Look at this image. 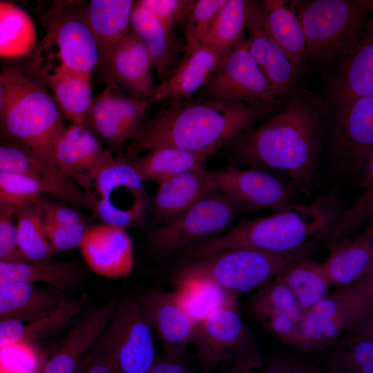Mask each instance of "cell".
<instances>
[{
  "mask_svg": "<svg viewBox=\"0 0 373 373\" xmlns=\"http://www.w3.org/2000/svg\"><path fill=\"white\" fill-rule=\"evenodd\" d=\"M195 0H137V2L162 22L173 28L182 22Z\"/></svg>",
  "mask_w": 373,
  "mask_h": 373,
  "instance_id": "cell-45",
  "label": "cell"
},
{
  "mask_svg": "<svg viewBox=\"0 0 373 373\" xmlns=\"http://www.w3.org/2000/svg\"><path fill=\"white\" fill-rule=\"evenodd\" d=\"M251 0H226L213 17L203 44L225 55L245 34Z\"/></svg>",
  "mask_w": 373,
  "mask_h": 373,
  "instance_id": "cell-37",
  "label": "cell"
},
{
  "mask_svg": "<svg viewBox=\"0 0 373 373\" xmlns=\"http://www.w3.org/2000/svg\"><path fill=\"white\" fill-rule=\"evenodd\" d=\"M99 67L106 82L131 97L149 101L155 88L153 61L143 43L131 31L113 47Z\"/></svg>",
  "mask_w": 373,
  "mask_h": 373,
  "instance_id": "cell-19",
  "label": "cell"
},
{
  "mask_svg": "<svg viewBox=\"0 0 373 373\" xmlns=\"http://www.w3.org/2000/svg\"><path fill=\"white\" fill-rule=\"evenodd\" d=\"M37 365L30 344L17 343L0 349V373H35Z\"/></svg>",
  "mask_w": 373,
  "mask_h": 373,
  "instance_id": "cell-43",
  "label": "cell"
},
{
  "mask_svg": "<svg viewBox=\"0 0 373 373\" xmlns=\"http://www.w3.org/2000/svg\"><path fill=\"white\" fill-rule=\"evenodd\" d=\"M39 73V78L51 91L64 119L84 126L93 100L91 74L73 71L60 64L51 73Z\"/></svg>",
  "mask_w": 373,
  "mask_h": 373,
  "instance_id": "cell-29",
  "label": "cell"
},
{
  "mask_svg": "<svg viewBox=\"0 0 373 373\" xmlns=\"http://www.w3.org/2000/svg\"><path fill=\"white\" fill-rule=\"evenodd\" d=\"M226 0H195L182 21L185 55L192 52L203 44L209 25L219 8Z\"/></svg>",
  "mask_w": 373,
  "mask_h": 373,
  "instance_id": "cell-42",
  "label": "cell"
},
{
  "mask_svg": "<svg viewBox=\"0 0 373 373\" xmlns=\"http://www.w3.org/2000/svg\"><path fill=\"white\" fill-rule=\"evenodd\" d=\"M213 190L221 192L240 207L241 212H272L295 203L297 191L287 180L271 173L233 164L209 171Z\"/></svg>",
  "mask_w": 373,
  "mask_h": 373,
  "instance_id": "cell-12",
  "label": "cell"
},
{
  "mask_svg": "<svg viewBox=\"0 0 373 373\" xmlns=\"http://www.w3.org/2000/svg\"><path fill=\"white\" fill-rule=\"evenodd\" d=\"M250 331L242 318L238 300L210 313L196 325L192 342L206 373L232 361L250 345Z\"/></svg>",
  "mask_w": 373,
  "mask_h": 373,
  "instance_id": "cell-15",
  "label": "cell"
},
{
  "mask_svg": "<svg viewBox=\"0 0 373 373\" xmlns=\"http://www.w3.org/2000/svg\"><path fill=\"white\" fill-rule=\"evenodd\" d=\"M26 335V325L19 319H0V349L21 343Z\"/></svg>",
  "mask_w": 373,
  "mask_h": 373,
  "instance_id": "cell-51",
  "label": "cell"
},
{
  "mask_svg": "<svg viewBox=\"0 0 373 373\" xmlns=\"http://www.w3.org/2000/svg\"><path fill=\"white\" fill-rule=\"evenodd\" d=\"M302 364L285 359H276L264 365L262 373H300Z\"/></svg>",
  "mask_w": 373,
  "mask_h": 373,
  "instance_id": "cell-53",
  "label": "cell"
},
{
  "mask_svg": "<svg viewBox=\"0 0 373 373\" xmlns=\"http://www.w3.org/2000/svg\"><path fill=\"white\" fill-rule=\"evenodd\" d=\"M172 292L196 325L215 309L238 298L206 281L175 283Z\"/></svg>",
  "mask_w": 373,
  "mask_h": 373,
  "instance_id": "cell-39",
  "label": "cell"
},
{
  "mask_svg": "<svg viewBox=\"0 0 373 373\" xmlns=\"http://www.w3.org/2000/svg\"><path fill=\"white\" fill-rule=\"evenodd\" d=\"M307 255H280L252 249H232L183 261L173 274L175 283L206 281L237 297L260 288L291 262Z\"/></svg>",
  "mask_w": 373,
  "mask_h": 373,
  "instance_id": "cell-6",
  "label": "cell"
},
{
  "mask_svg": "<svg viewBox=\"0 0 373 373\" xmlns=\"http://www.w3.org/2000/svg\"><path fill=\"white\" fill-rule=\"evenodd\" d=\"M14 215L12 211L0 209V261L26 262L17 247Z\"/></svg>",
  "mask_w": 373,
  "mask_h": 373,
  "instance_id": "cell-48",
  "label": "cell"
},
{
  "mask_svg": "<svg viewBox=\"0 0 373 373\" xmlns=\"http://www.w3.org/2000/svg\"><path fill=\"white\" fill-rule=\"evenodd\" d=\"M224 55L207 44L185 55L170 77L155 86L149 104L191 98L204 86Z\"/></svg>",
  "mask_w": 373,
  "mask_h": 373,
  "instance_id": "cell-26",
  "label": "cell"
},
{
  "mask_svg": "<svg viewBox=\"0 0 373 373\" xmlns=\"http://www.w3.org/2000/svg\"><path fill=\"white\" fill-rule=\"evenodd\" d=\"M345 209V202L332 193L307 204L295 202L269 216L241 221L177 256L183 262L239 248L307 255L327 240Z\"/></svg>",
  "mask_w": 373,
  "mask_h": 373,
  "instance_id": "cell-3",
  "label": "cell"
},
{
  "mask_svg": "<svg viewBox=\"0 0 373 373\" xmlns=\"http://www.w3.org/2000/svg\"><path fill=\"white\" fill-rule=\"evenodd\" d=\"M327 349L329 373H373V315Z\"/></svg>",
  "mask_w": 373,
  "mask_h": 373,
  "instance_id": "cell-31",
  "label": "cell"
},
{
  "mask_svg": "<svg viewBox=\"0 0 373 373\" xmlns=\"http://www.w3.org/2000/svg\"><path fill=\"white\" fill-rule=\"evenodd\" d=\"M39 199L15 211L18 249L27 261L36 263L50 262L55 254L45 231Z\"/></svg>",
  "mask_w": 373,
  "mask_h": 373,
  "instance_id": "cell-36",
  "label": "cell"
},
{
  "mask_svg": "<svg viewBox=\"0 0 373 373\" xmlns=\"http://www.w3.org/2000/svg\"><path fill=\"white\" fill-rule=\"evenodd\" d=\"M211 156L171 147L153 149L137 156L131 164L145 182L159 183L166 179L202 166Z\"/></svg>",
  "mask_w": 373,
  "mask_h": 373,
  "instance_id": "cell-33",
  "label": "cell"
},
{
  "mask_svg": "<svg viewBox=\"0 0 373 373\" xmlns=\"http://www.w3.org/2000/svg\"><path fill=\"white\" fill-rule=\"evenodd\" d=\"M329 249V254L321 265L332 285H349L372 273V223L359 236Z\"/></svg>",
  "mask_w": 373,
  "mask_h": 373,
  "instance_id": "cell-27",
  "label": "cell"
},
{
  "mask_svg": "<svg viewBox=\"0 0 373 373\" xmlns=\"http://www.w3.org/2000/svg\"><path fill=\"white\" fill-rule=\"evenodd\" d=\"M283 102L284 98L270 103L196 97L170 100L159 115L146 120L139 137L131 142L128 162L160 147L212 155L274 114Z\"/></svg>",
  "mask_w": 373,
  "mask_h": 373,
  "instance_id": "cell-2",
  "label": "cell"
},
{
  "mask_svg": "<svg viewBox=\"0 0 373 373\" xmlns=\"http://www.w3.org/2000/svg\"><path fill=\"white\" fill-rule=\"evenodd\" d=\"M131 31L143 43L153 61L160 83L166 80L186 53L184 41L166 25L135 1Z\"/></svg>",
  "mask_w": 373,
  "mask_h": 373,
  "instance_id": "cell-24",
  "label": "cell"
},
{
  "mask_svg": "<svg viewBox=\"0 0 373 373\" xmlns=\"http://www.w3.org/2000/svg\"><path fill=\"white\" fill-rule=\"evenodd\" d=\"M241 213L232 200L212 190L184 213L152 231L147 252L157 256L178 255L221 235Z\"/></svg>",
  "mask_w": 373,
  "mask_h": 373,
  "instance_id": "cell-8",
  "label": "cell"
},
{
  "mask_svg": "<svg viewBox=\"0 0 373 373\" xmlns=\"http://www.w3.org/2000/svg\"><path fill=\"white\" fill-rule=\"evenodd\" d=\"M209 171L200 166L157 183L150 205L154 220L162 224L176 218L212 191Z\"/></svg>",
  "mask_w": 373,
  "mask_h": 373,
  "instance_id": "cell-25",
  "label": "cell"
},
{
  "mask_svg": "<svg viewBox=\"0 0 373 373\" xmlns=\"http://www.w3.org/2000/svg\"><path fill=\"white\" fill-rule=\"evenodd\" d=\"M139 299L165 354L182 357L192 345L196 324L173 292L148 291Z\"/></svg>",
  "mask_w": 373,
  "mask_h": 373,
  "instance_id": "cell-21",
  "label": "cell"
},
{
  "mask_svg": "<svg viewBox=\"0 0 373 373\" xmlns=\"http://www.w3.org/2000/svg\"><path fill=\"white\" fill-rule=\"evenodd\" d=\"M62 291L35 283H15L0 287V319L30 321L55 309L64 300Z\"/></svg>",
  "mask_w": 373,
  "mask_h": 373,
  "instance_id": "cell-32",
  "label": "cell"
},
{
  "mask_svg": "<svg viewBox=\"0 0 373 373\" xmlns=\"http://www.w3.org/2000/svg\"><path fill=\"white\" fill-rule=\"evenodd\" d=\"M107 329L117 373H146L157 356L154 332L139 297L119 299Z\"/></svg>",
  "mask_w": 373,
  "mask_h": 373,
  "instance_id": "cell-11",
  "label": "cell"
},
{
  "mask_svg": "<svg viewBox=\"0 0 373 373\" xmlns=\"http://www.w3.org/2000/svg\"><path fill=\"white\" fill-rule=\"evenodd\" d=\"M88 266L97 274L118 278L134 266V248L126 229L102 223L89 226L79 246Z\"/></svg>",
  "mask_w": 373,
  "mask_h": 373,
  "instance_id": "cell-20",
  "label": "cell"
},
{
  "mask_svg": "<svg viewBox=\"0 0 373 373\" xmlns=\"http://www.w3.org/2000/svg\"><path fill=\"white\" fill-rule=\"evenodd\" d=\"M45 231L54 253L79 247L88 228L86 224L60 227L44 222Z\"/></svg>",
  "mask_w": 373,
  "mask_h": 373,
  "instance_id": "cell-47",
  "label": "cell"
},
{
  "mask_svg": "<svg viewBox=\"0 0 373 373\" xmlns=\"http://www.w3.org/2000/svg\"><path fill=\"white\" fill-rule=\"evenodd\" d=\"M50 21V33L58 49L60 65L82 73L91 74L99 66L100 55L87 23L84 4L56 8Z\"/></svg>",
  "mask_w": 373,
  "mask_h": 373,
  "instance_id": "cell-18",
  "label": "cell"
},
{
  "mask_svg": "<svg viewBox=\"0 0 373 373\" xmlns=\"http://www.w3.org/2000/svg\"><path fill=\"white\" fill-rule=\"evenodd\" d=\"M231 373H262L264 364L258 350L251 344L233 361Z\"/></svg>",
  "mask_w": 373,
  "mask_h": 373,
  "instance_id": "cell-50",
  "label": "cell"
},
{
  "mask_svg": "<svg viewBox=\"0 0 373 373\" xmlns=\"http://www.w3.org/2000/svg\"><path fill=\"white\" fill-rule=\"evenodd\" d=\"M330 111L331 159L341 172L360 175L373 155V96Z\"/></svg>",
  "mask_w": 373,
  "mask_h": 373,
  "instance_id": "cell-13",
  "label": "cell"
},
{
  "mask_svg": "<svg viewBox=\"0 0 373 373\" xmlns=\"http://www.w3.org/2000/svg\"><path fill=\"white\" fill-rule=\"evenodd\" d=\"M4 95H5L4 84H3L2 77L0 75V126H1V121L3 109Z\"/></svg>",
  "mask_w": 373,
  "mask_h": 373,
  "instance_id": "cell-54",
  "label": "cell"
},
{
  "mask_svg": "<svg viewBox=\"0 0 373 373\" xmlns=\"http://www.w3.org/2000/svg\"><path fill=\"white\" fill-rule=\"evenodd\" d=\"M248 310L256 316L265 313L288 314L299 322L303 312L287 285L277 276L264 285L251 298Z\"/></svg>",
  "mask_w": 373,
  "mask_h": 373,
  "instance_id": "cell-40",
  "label": "cell"
},
{
  "mask_svg": "<svg viewBox=\"0 0 373 373\" xmlns=\"http://www.w3.org/2000/svg\"><path fill=\"white\" fill-rule=\"evenodd\" d=\"M47 193L36 179L17 173H0V209L16 211L19 207L37 201Z\"/></svg>",
  "mask_w": 373,
  "mask_h": 373,
  "instance_id": "cell-41",
  "label": "cell"
},
{
  "mask_svg": "<svg viewBox=\"0 0 373 373\" xmlns=\"http://www.w3.org/2000/svg\"><path fill=\"white\" fill-rule=\"evenodd\" d=\"M257 3L251 0L246 17L248 50L269 86L284 98L291 92L298 69L266 32L258 15Z\"/></svg>",
  "mask_w": 373,
  "mask_h": 373,
  "instance_id": "cell-22",
  "label": "cell"
},
{
  "mask_svg": "<svg viewBox=\"0 0 373 373\" xmlns=\"http://www.w3.org/2000/svg\"><path fill=\"white\" fill-rule=\"evenodd\" d=\"M37 43V30L30 15L13 3L0 1V58L26 57Z\"/></svg>",
  "mask_w": 373,
  "mask_h": 373,
  "instance_id": "cell-34",
  "label": "cell"
},
{
  "mask_svg": "<svg viewBox=\"0 0 373 373\" xmlns=\"http://www.w3.org/2000/svg\"><path fill=\"white\" fill-rule=\"evenodd\" d=\"M332 66L324 101L327 110L373 96V22Z\"/></svg>",
  "mask_w": 373,
  "mask_h": 373,
  "instance_id": "cell-16",
  "label": "cell"
},
{
  "mask_svg": "<svg viewBox=\"0 0 373 373\" xmlns=\"http://www.w3.org/2000/svg\"><path fill=\"white\" fill-rule=\"evenodd\" d=\"M77 373H83V368H82V363L80 364V366H79Z\"/></svg>",
  "mask_w": 373,
  "mask_h": 373,
  "instance_id": "cell-56",
  "label": "cell"
},
{
  "mask_svg": "<svg viewBox=\"0 0 373 373\" xmlns=\"http://www.w3.org/2000/svg\"><path fill=\"white\" fill-rule=\"evenodd\" d=\"M42 208L43 221L60 227H74L86 224L81 215L74 209L39 199Z\"/></svg>",
  "mask_w": 373,
  "mask_h": 373,
  "instance_id": "cell-49",
  "label": "cell"
},
{
  "mask_svg": "<svg viewBox=\"0 0 373 373\" xmlns=\"http://www.w3.org/2000/svg\"><path fill=\"white\" fill-rule=\"evenodd\" d=\"M196 98L270 103L280 98L249 53L246 33L224 55Z\"/></svg>",
  "mask_w": 373,
  "mask_h": 373,
  "instance_id": "cell-10",
  "label": "cell"
},
{
  "mask_svg": "<svg viewBox=\"0 0 373 373\" xmlns=\"http://www.w3.org/2000/svg\"><path fill=\"white\" fill-rule=\"evenodd\" d=\"M361 192L354 204L342 212L336 224L327 239L332 246L348 240L363 225L370 222L373 216V155L370 157L360 174Z\"/></svg>",
  "mask_w": 373,
  "mask_h": 373,
  "instance_id": "cell-38",
  "label": "cell"
},
{
  "mask_svg": "<svg viewBox=\"0 0 373 373\" xmlns=\"http://www.w3.org/2000/svg\"><path fill=\"white\" fill-rule=\"evenodd\" d=\"M52 160L65 175L84 187L88 195L95 176L117 160L89 129L75 124L65 126L57 137Z\"/></svg>",
  "mask_w": 373,
  "mask_h": 373,
  "instance_id": "cell-17",
  "label": "cell"
},
{
  "mask_svg": "<svg viewBox=\"0 0 373 373\" xmlns=\"http://www.w3.org/2000/svg\"><path fill=\"white\" fill-rule=\"evenodd\" d=\"M302 26L307 60L327 68L373 22L372 0L293 1Z\"/></svg>",
  "mask_w": 373,
  "mask_h": 373,
  "instance_id": "cell-5",
  "label": "cell"
},
{
  "mask_svg": "<svg viewBox=\"0 0 373 373\" xmlns=\"http://www.w3.org/2000/svg\"><path fill=\"white\" fill-rule=\"evenodd\" d=\"M0 75L5 90L0 135L55 164L53 146L65 119L51 92L39 77L17 66H5Z\"/></svg>",
  "mask_w": 373,
  "mask_h": 373,
  "instance_id": "cell-4",
  "label": "cell"
},
{
  "mask_svg": "<svg viewBox=\"0 0 373 373\" xmlns=\"http://www.w3.org/2000/svg\"><path fill=\"white\" fill-rule=\"evenodd\" d=\"M278 276L290 289L303 313L327 295L332 286L321 263L307 256L294 261Z\"/></svg>",
  "mask_w": 373,
  "mask_h": 373,
  "instance_id": "cell-35",
  "label": "cell"
},
{
  "mask_svg": "<svg viewBox=\"0 0 373 373\" xmlns=\"http://www.w3.org/2000/svg\"><path fill=\"white\" fill-rule=\"evenodd\" d=\"M149 105L106 82L104 90L93 98L84 126L113 151L139 137L148 119Z\"/></svg>",
  "mask_w": 373,
  "mask_h": 373,
  "instance_id": "cell-14",
  "label": "cell"
},
{
  "mask_svg": "<svg viewBox=\"0 0 373 373\" xmlns=\"http://www.w3.org/2000/svg\"><path fill=\"white\" fill-rule=\"evenodd\" d=\"M134 4L132 0H90L84 3V15L98 46L100 61L131 31Z\"/></svg>",
  "mask_w": 373,
  "mask_h": 373,
  "instance_id": "cell-30",
  "label": "cell"
},
{
  "mask_svg": "<svg viewBox=\"0 0 373 373\" xmlns=\"http://www.w3.org/2000/svg\"><path fill=\"white\" fill-rule=\"evenodd\" d=\"M92 211L102 223L126 229L144 224L151 202L144 182L131 163L117 160L93 178Z\"/></svg>",
  "mask_w": 373,
  "mask_h": 373,
  "instance_id": "cell-9",
  "label": "cell"
},
{
  "mask_svg": "<svg viewBox=\"0 0 373 373\" xmlns=\"http://www.w3.org/2000/svg\"><path fill=\"white\" fill-rule=\"evenodd\" d=\"M107 327L82 361L83 373H117Z\"/></svg>",
  "mask_w": 373,
  "mask_h": 373,
  "instance_id": "cell-46",
  "label": "cell"
},
{
  "mask_svg": "<svg viewBox=\"0 0 373 373\" xmlns=\"http://www.w3.org/2000/svg\"><path fill=\"white\" fill-rule=\"evenodd\" d=\"M324 101L305 89L291 92L287 101L258 126L229 144L234 163L265 171L311 193L321 184L320 155Z\"/></svg>",
  "mask_w": 373,
  "mask_h": 373,
  "instance_id": "cell-1",
  "label": "cell"
},
{
  "mask_svg": "<svg viewBox=\"0 0 373 373\" xmlns=\"http://www.w3.org/2000/svg\"><path fill=\"white\" fill-rule=\"evenodd\" d=\"M259 19L268 35L298 69L307 61V46L300 22L283 0L258 1Z\"/></svg>",
  "mask_w": 373,
  "mask_h": 373,
  "instance_id": "cell-28",
  "label": "cell"
},
{
  "mask_svg": "<svg viewBox=\"0 0 373 373\" xmlns=\"http://www.w3.org/2000/svg\"><path fill=\"white\" fill-rule=\"evenodd\" d=\"M300 373H319V372L314 368H312L307 365L302 364Z\"/></svg>",
  "mask_w": 373,
  "mask_h": 373,
  "instance_id": "cell-55",
  "label": "cell"
},
{
  "mask_svg": "<svg viewBox=\"0 0 373 373\" xmlns=\"http://www.w3.org/2000/svg\"><path fill=\"white\" fill-rule=\"evenodd\" d=\"M119 298L87 310L41 373H77L80 364L108 327Z\"/></svg>",
  "mask_w": 373,
  "mask_h": 373,
  "instance_id": "cell-23",
  "label": "cell"
},
{
  "mask_svg": "<svg viewBox=\"0 0 373 373\" xmlns=\"http://www.w3.org/2000/svg\"><path fill=\"white\" fill-rule=\"evenodd\" d=\"M373 315V272L328 293L303 313L296 347L325 350Z\"/></svg>",
  "mask_w": 373,
  "mask_h": 373,
  "instance_id": "cell-7",
  "label": "cell"
},
{
  "mask_svg": "<svg viewBox=\"0 0 373 373\" xmlns=\"http://www.w3.org/2000/svg\"><path fill=\"white\" fill-rule=\"evenodd\" d=\"M266 331L283 342L296 347L300 322L288 314L269 312L255 317Z\"/></svg>",
  "mask_w": 373,
  "mask_h": 373,
  "instance_id": "cell-44",
  "label": "cell"
},
{
  "mask_svg": "<svg viewBox=\"0 0 373 373\" xmlns=\"http://www.w3.org/2000/svg\"><path fill=\"white\" fill-rule=\"evenodd\" d=\"M146 373H189V372L182 357L164 354L162 356H157Z\"/></svg>",
  "mask_w": 373,
  "mask_h": 373,
  "instance_id": "cell-52",
  "label": "cell"
}]
</instances>
